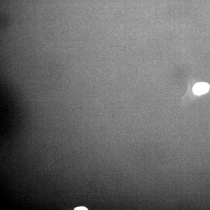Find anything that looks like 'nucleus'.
Wrapping results in <instances>:
<instances>
[{
  "mask_svg": "<svg viewBox=\"0 0 210 210\" xmlns=\"http://www.w3.org/2000/svg\"><path fill=\"white\" fill-rule=\"evenodd\" d=\"M87 210L88 209L84 207H79L75 208V210Z\"/></svg>",
  "mask_w": 210,
  "mask_h": 210,
  "instance_id": "nucleus-2",
  "label": "nucleus"
},
{
  "mask_svg": "<svg viewBox=\"0 0 210 210\" xmlns=\"http://www.w3.org/2000/svg\"><path fill=\"white\" fill-rule=\"evenodd\" d=\"M210 86L208 83H198L195 85L193 87V91L194 94L200 96L207 92Z\"/></svg>",
  "mask_w": 210,
  "mask_h": 210,
  "instance_id": "nucleus-1",
  "label": "nucleus"
}]
</instances>
